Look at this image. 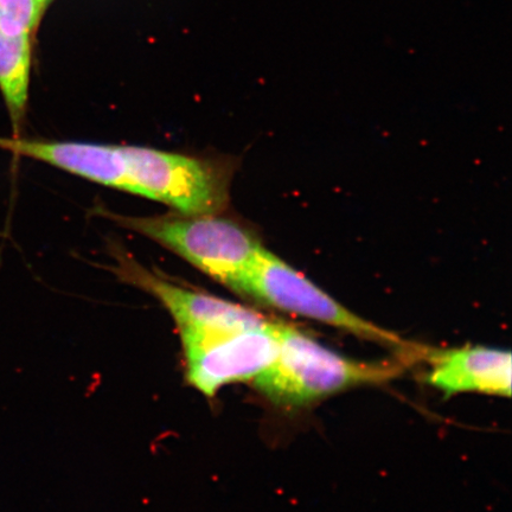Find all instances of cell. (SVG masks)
<instances>
[{"instance_id":"obj_1","label":"cell","mask_w":512,"mask_h":512,"mask_svg":"<svg viewBox=\"0 0 512 512\" xmlns=\"http://www.w3.org/2000/svg\"><path fill=\"white\" fill-rule=\"evenodd\" d=\"M274 331L277 356L253 381L267 399L285 407H303L345 389L396 379L413 358L356 361L325 348L292 325L274 320Z\"/></svg>"},{"instance_id":"obj_7","label":"cell","mask_w":512,"mask_h":512,"mask_svg":"<svg viewBox=\"0 0 512 512\" xmlns=\"http://www.w3.org/2000/svg\"><path fill=\"white\" fill-rule=\"evenodd\" d=\"M0 150L47 163L106 187L131 192L134 187L119 145L0 137Z\"/></svg>"},{"instance_id":"obj_9","label":"cell","mask_w":512,"mask_h":512,"mask_svg":"<svg viewBox=\"0 0 512 512\" xmlns=\"http://www.w3.org/2000/svg\"><path fill=\"white\" fill-rule=\"evenodd\" d=\"M32 37L0 34V93L8 110L14 138L22 137L27 119L31 68Z\"/></svg>"},{"instance_id":"obj_3","label":"cell","mask_w":512,"mask_h":512,"mask_svg":"<svg viewBox=\"0 0 512 512\" xmlns=\"http://www.w3.org/2000/svg\"><path fill=\"white\" fill-rule=\"evenodd\" d=\"M217 215L110 216L121 226L171 249L229 288L262 245L241 224Z\"/></svg>"},{"instance_id":"obj_11","label":"cell","mask_w":512,"mask_h":512,"mask_svg":"<svg viewBox=\"0 0 512 512\" xmlns=\"http://www.w3.org/2000/svg\"><path fill=\"white\" fill-rule=\"evenodd\" d=\"M46 2L50 5L51 3L55 2V0H46Z\"/></svg>"},{"instance_id":"obj_10","label":"cell","mask_w":512,"mask_h":512,"mask_svg":"<svg viewBox=\"0 0 512 512\" xmlns=\"http://www.w3.org/2000/svg\"><path fill=\"white\" fill-rule=\"evenodd\" d=\"M48 8L46 0H0V34L34 36Z\"/></svg>"},{"instance_id":"obj_2","label":"cell","mask_w":512,"mask_h":512,"mask_svg":"<svg viewBox=\"0 0 512 512\" xmlns=\"http://www.w3.org/2000/svg\"><path fill=\"white\" fill-rule=\"evenodd\" d=\"M229 288L273 309L317 320L367 341L402 350L413 349V345L402 341L394 332L348 310L264 247L256 252L245 271Z\"/></svg>"},{"instance_id":"obj_8","label":"cell","mask_w":512,"mask_h":512,"mask_svg":"<svg viewBox=\"0 0 512 512\" xmlns=\"http://www.w3.org/2000/svg\"><path fill=\"white\" fill-rule=\"evenodd\" d=\"M426 382L447 396L480 393L511 396V354L488 347L425 351Z\"/></svg>"},{"instance_id":"obj_6","label":"cell","mask_w":512,"mask_h":512,"mask_svg":"<svg viewBox=\"0 0 512 512\" xmlns=\"http://www.w3.org/2000/svg\"><path fill=\"white\" fill-rule=\"evenodd\" d=\"M114 272L158 299L179 330L243 331L270 322L248 307L172 284L128 256H121Z\"/></svg>"},{"instance_id":"obj_5","label":"cell","mask_w":512,"mask_h":512,"mask_svg":"<svg viewBox=\"0 0 512 512\" xmlns=\"http://www.w3.org/2000/svg\"><path fill=\"white\" fill-rule=\"evenodd\" d=\"M192 387L214 396L227 384L254 380L278 352L274 320L243 331L179 330Z\"/></svg>"},{"instance_id":"obj_4","label":"cell","mask_w":512,"mask_h":512,"mask_svg":"<svg viewBox=\"0 0 512 512\" xmlns=\"http://www.w3.org/2000/svg\"><path fill=\"white\" fill-rule=\"evenodd\" d=\"M120 147L134 195L189 216L216 215L227 206L230 171L219 163L150 147Z\"/></svg>"}]
</instances>
